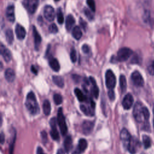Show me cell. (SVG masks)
Masks as SVG:
<instances>
[{
  "label": "cell",
  "instance_id": "6da1fadb",
  "mask_svg": "<svg viewBox=\"0 0 154 154\" xmlns=\"http://www.w3.org/2000/svg\"><path fill=\"white\" fill-rule=\"evenodd\" d=\"M25 104L26 109L31 114L35 116L39 112V106L35 96L32 91L28 93Z\"/></svg>",
  "mask_w": 154,
  "mask_h": 154
},
{
  "label": "cell",
  "instance_id": "7a4b0ae2",
  "mask_svg": "<svg viewBox=\"0 0 154 154\" xmlns=\"http://www.w3.org/2000/svg\"><path fill=\"white\" fill-rule=\"evenodd\" d=\"M144 107V106H143V104L140 102H136L134 107L133 116L135 119L136 120V121L139 123H141L144 120L145 121L144 112H143Z\"/></svg>",
  "mask_w": 154,
  "mask_h": 154
},
{
  "label": "cell",
  "instance_id": "3957f363",
  "mask_svg": "<svg viewBox=\"0 0 154 154\" xmlns=\"http://www.w3.org/2000/svg\"><path fill=\"white\" fill-rule=\"evenodd\" d=\"M57 122L62 135H66L67 131V127L65 121V117L61 108H60L57 112Z\"/></svg>",
  "mask_w": 154,
  "mask_h": 154
},
{
  "label": "cell",
  "instance_id": "277c9868",
  "mask_svg": "<svg viewBox=\"0 0 154 154\" xmlns=\"http://www.w3.org/2000/svg\"><path fill=\"white\" fill-rule=\"evenodd\" d=\"M105 84L106 87L109 89H113L116 86V78L113 72L108 69L105 73Z\"/></svg>",
  "mask_w": 154,
  "mask_h": 154
},
{
  "label": "cell",
  "instance_id": "5b68a950",
  "mask_svg": "<svg viewBox=\"0 0 154 154\" xmlns=\"http://www.w3.org/2000/svg\"><path fill=\"white\" fill-rule=\"evenodd\" d=\"M132 54V51L128 48H122L117 52V60L120 62L126 61Z\"/></svg>",
  "mask_w": 154,
  "mask_h": 154
},
{
  "label": "cell",
  "instance_id": "8992f818",
  "mask_svg": "<svg viewBox=\"0 0 154 154\" xmlns=\"http://www.w3.org/2000/svg\"><path fill=\"white\" fill-rule=\"evenodd\" d=\"M120 137L124 148L128 150L132 138L129 132L126 129L123 128L120 132Z\"/></svg>",
  "mask_w": 154,
  "mask_h": 154
},
{
  "label": "cell",
  "instance_id": "52a82bcc",
  "mask_svg": "<svg viewBox=\"0 0 154 154\" xmlns=\"http://www.w3.org/2000/svg\"><path fill=\"white\" fill-rule=\"evenodd\" d=\"M43 14H44V17L45 19L49 21L52 22L54 20L55 18V11L54 8L51 5H46L44 8L43 10Z\"/></svg>",
  "mask_w": 154,
  "mask_h": 154
},
{
  "label": "cell",
  "instance_id": "ba28073f",
  "mask_svg": "<svg viewBox=\"0 0 154 154\" xmlns=\"http://www.w3.org/2000/svg\"><path fill=\"white\" fill-rule=\"evenodd\" d=\"M49 124L51 126V132H50V135L52 137V139H54V140H59L60 138V136H59V134L58 132V131L57 129V122H56V119L53 117L50 120L49 122Z\"/></svg>",
  "mask_w": 154,
  "mask_h": 154
},
{
  "label": "cell",
  "instance_id": "9c48e42d",
  "mask_svg": "<svg viewBox=\"0 0 154 154\" xmlns=\"http://www.w3.org/2000/svg\"><path fill=\"white\" fill-rule=\"evenodd\" d=\"M131 80L133 84L137 87H142L144 85L143 78L138 71H134L131 75Z\"/></svg>",
  "mask_w": 154,
  "mask_h": 154
},
{
  "label": "cell",
  "instance_id": "30bf717a",
  "mask_svg": "<svg viewBox=\"0 0 154 154\" xmlns=\"http://www.w3.org/2000/svg\"><path fill=\"white\" fill-rule=\"evenodd\" d=\"M134 102V98L131 94L128 93L124 97L122 100V106L125 109H129L131 108Z\"/></svg>",
  "mask_w": 154,
  "mask_h": 154
},
{
  "label": "cell",
  "instance_id": "8fae6325",
  "mask_svg": "<svg viewBox=\"0 0 154 154\" xmlns=\"http://www.w3.org/2000/svg\"><path fill=\"white\" fill-rule=\"evenodd\" d=\"M93 128L94 123L91 121L85 120L84 121L82 124V132L85 135L90 134L92 132Z\"/></svg>",
  "mask_w": 154,
  "mask_h": 154
},
{
  "label": "cell",
  "instance_id": "7c38bea8",
  "mask_svg": "<svg viewBox=\"0 0 154 154\" xmlns=\"http://www.w3.org/2000/svg\"><path fill=\"white\" fill-rule=\"evenodd\" d=\"M5 16L7 19L10 22H13L15 20V15H14V7L13 5H8L5 11Z\"/></svg>",
  "mask_w": 154,
  "mask_h": 154
},
{
  "label": "cell",
  "instance_id": "4fadbf2b",
  "mask_svg": "<svg viewBox=\"0 0 154 154\" xmlns=\"http://www.w3.org/2000/svg\"><path fill=\"white\" fill-rule=\"evenodd\" d=\"M139 146H140V143L138 140L135 137H132L128 150L131 153L134 154L137 152Z\"/></svg>",
  "mask_w": 154,
  "mask_h": 154
},
{
  "label": "cell",
  "instance_id": "5bb4252c",
  "mask_svg": "<svg viewBox=\"0 0 154 154\" xmlns=\"http://www.w3.org/2000/svg\"><path fill=\"white\" fill-rule=\"evenodd\" d=\"M1 54L4 60L6 62H9L11 60V53L8 49H7L2 43L1 44Z\"/></svg>",
  "mask_w": 154,
  "mask_h": 154
},
{
  "label": "cell",
  "instance_id": "9a60e30c",
  "mask_svg": "<svg viewBox=\"0 0 154 154\" xmlns=\"http://www.w3.org/2000/svg\"><path fill=\"white\" fill-rule=\"evenodd\" d=\"M39 0H27L26 3V8L30 13H34L38 6Z\"/></svg>",
  "mask_w": 154,
  "mask_h": 154
},
{
  "label": "cell",
  "instance_id": "2e32d148",
  "mask_svg": "<svg viewBox=\"0 0 154 154\" xmlns=\"http://www.w3.org/2000/svg\"><path fill=\"white\" fill-rule=\"evenodd\" d=\"M15 33L17 38L19 40H23L25 38L26 35L25 29L20 25L17 24L15 28Z\"/></svg>",
  "mask_w": 154,
  "mask_h": 154
},
{
  "label": "cell",
  "instance_id": "e0dca14e",
  "mask_svg": "<svg viewBox=\"0 0 154 154\" xmlns=\"http://www.w3.org/2000/svg\"><path fill=\"white\" fill-rule=\"evenodd\" d=\"M32 32H33V36L34 38V45H35V48L36 50H38V47L40 45L42 38L39 33L37 32V29L35 26H32Z\"/></svg>",
  "mask_w": 154,
  "mask_h": 154
},
{
  "label": "cell",
  "instance_id": "ac0fdd59",
  "mask_svg": "<svg viewBox=\"0 0 154 154\" xmlns=\"http://www.w3.org/2000/svg\"><path fill=\"white\" fill-rule=\"evenodd\" d=\"M75 23V20L73 16L69 14L66 19V28L67 31H70Z\"/></svg>",
  "mask_w": 154,
  "mask_h": 154
},
{
  "label": "cell",
  "instance_id": "d6986e66",
  "mask_svg": "<svg viewBox=\"0 0 154 154\" xmlns=\"http://www.w3.org/2000/svg\"><path fill=\"white\" fill-rule=\"evenodd\" d=\"M49 64L50 67L52 70H54L55 72H58L60 69V64L58 61V60L55 58H51L49 60Z\"/></svg>",
  "mask_w": 154,
  "mask_h": 154
},
{
  "label": "cell",
  "instance_id": "ffe728a7",
  "mask_svg": "<svg viewBox=\"0 0 154 154\" xmlns=\"http://www.w3.org/2000/svg\"><path fill=\"white\" fill-rule=\"evenodd\" d=\"M5 78L8 82H13L15 78V73L14 70L11 69H7L5 72Z\"/></svg>",
  "mask_w": 154,
  "mask_h": 154
},
{
  "label": "cell",
  "instance_id": "44dd1931",
  "mask_svg": "<svg viewBox=\"0 0 154 154\" xmlns=\"http://www.w3.org/2000/svg\"><path fill=\"white\" fill-rule=\"evenodd\" d=\"M90 81L92 84V93L93 96L95 98H97L98 96H99V88L96 84V82L94 80V79L93 77H90Z\"/></svg>",
  "mask_w": 154,
  "mask_h": 154
},
{
  "label": "cell",
  "instance_id": "7402d4cb",
  "mask_svg": "<svg viewBox=\"0 0 154 154\" xmlns=\"http://www.w3.org/2000/svg\"><path fill=\"white\" fill-rule=\"evenodd\" d=\"M16 133L15 129H13V132L11 134V137L10 138V141L9 144V153L10 154H13V149L14 146V143L16 141Z\"/></svg>",
  "mask_w": 154,
  "mask_h": 154
},
{
  "label": "cell",
  "instance_id": "603a6c76",
  "mask_svg": "<svg viewBox=\"0 0 154 154\" xmlns=\"http://www.w3.org/2000/svg\"><path fill=\"white\" fill-rule=\"evenodd\" d=\"M87 147V141L84 138H81L78 141V146L77 151L79 153H81L85 150Z\"/></svg>",
  "mask_w": 154,
  "mask_h": 154
},
{
  "label": "cell",
  "instance_id": "cb8c5ba5",
  "mask_svg": "<svg viewBox=\"0 0 154 154\" xmlns=\"http://www.w3.org/2000/svg\"><path fill=\"white\" fill-rule=\"evenodd\" d=\"M80 109L82 111V112L86 116H93L94 115V109L92 108H89L84 105H80Z\"/></svg>",
  "mask_w": 154,
  "mask_h": 154
},
{
  "label": "cell",
  "instance_id": "d4e9b609",
  "mask_svg": "<svg viewBox=\"0 0 154 154\" xmlns=\"http://www.w3.org/2000/svg\"><path fill=\"white\" fill-rule=\"evenodd\" d=\"M72 140L70 136H67L66 137L64 141V147L66 152L69 153L72 148Z\"/></svg>",
  "mask_w": 154,
  "mask_h": 154
},
{
  "label": "cell",
  "instance_id": "484cf974",
  "mask_svg": "<svg viewBox=\"0 0 154 154\" xmlns=\"http://www.w3.org/2000/svg\"><path fill=\"white\" fill-rule=\"evenodd\" d=\"M72 35L73 37L76 39V40H79L81 37H82V33L81 28L78 26H74L73 29H72Z\"/></svg>",
  "mask_w": 154,
  "mask_h": 154
},
{
  "label": "cell",
  "instance_id": "4316f807",
  "mask_svg": "<svg viewBox=\"0 0 154 154\" xmlns=\"http://www.w3.org/2000/svg\"><path fill=\"white\" fill-rule=\"evenodd\" d=\"M119 82H120V87L122 91V93H124L127 87V82H126V79L125 75H121L119 78Z\"/></svg>",
  "mask_w": 154,
  "mask_h": 154
},
{
  "label": "cell",
  "instance_id": "83f0119b",
  "mask_svg": "<svg viewBox=\"0 0 154 154\" xmlns=\"http://www.w3.org/2000/svg\"><path fill=\"white\" fill-rule=\"evenodd\" d=\"M52 81L58 87L60 88H63L64 87V80L60 76H53Z\"/></svg>",
  "mask_w": 154,
  "mask_h": 154
},
{
  "label": "cell",
  "instance_id": "f1b7e54d",
  "mask_svg": "<svg viewBox=\"0 0 154 154\" xmlns=\"http://www.w3.org/2000/svg\"><path fill=\"white\" fill-rule=\"evenodd\" d=\"M51 103L48 100H45L43 103V112L46 116H48L51 112Z\"/></svg>",
  "mask_w": 154,
  "mask_h": 154
},
{
  "label": "cell",
  "instance_id": "f546056e",
  "mask_svg": "<svg viewBox=\"0 0 154 154\" xmlns=\"http://www.w3.org/2000/svg\"><path fill=\"white\" fill-rule=\"evenodd\" d=\"M74 93H75L77 99H78L79 101L84 102V100H85L86 97H85V95L83 94V93L82 92V91L80 89H79L78 88H76L74 90Z\"/></svg>",
  "mask_w": 154,
  "mask_h": 154
},
{
  "label": "cell",
  "instance_id": "4dcf8cb0",
  "mask_svg": "<svg viewBox=\"0 0 154 154\" xmlns=\"http://www.w3.org/2000/svg\"><path fill=\"white\" fill-rule=\"evenodd\" d=\"M5 37L6 40L8 44H11L13 42L14 37H13V32L11 29H7L5 31Z\"/></svg>",
  "mask_w": 154,
  "mask_h": 154
},
{
  "label": "cell",
  "instance_id": "1f68e13d",
  "mask_svg": "<svg viewBox=\"0 0 154 154\" xmlns=\"http://www.w3.org/2000/svg\"><path fill=\"white\" fill-rule=\"evenodd\" d=\"M143 143L145 149H148L151 146V140L149 136L147 135H143L142 137Z\"/></svg>",
  "mask_w": 154,
  "mask_h": 154
},
{
  "label": "cell",
  "instance_id": "d6a6232c",
  "mask_svg": "<svg viewBox=\"0 0 154 154\" xmlns=\"http://www.w3.org/2000/svg\"><path fill=\"white\" fill-rule=\"evenodd\" d=\"M57 21L60 24H62L64 22V17H63V14L61 11V9L59 8L57 10Z\"/></svg>",
  "mask_w": 154,
  "mask_h": 154
},
{
  "label": "cell",
  "instance_id": "836d02e7",
  "mask_svg": "<svg viewBox=\"0 0 154 154\" xmlns=\"http://www.w3.org/2000/svg\"><path fill=\"white\" fill-rule=\"evenodd\" d=\"M70 57L72 62L75 63L77 60V56H76V52L74 48H72L70 54Z\"/></svg>",
  "mask_w": 154,
  "mask_h": 154
},
{
  "label": "cell",
  "instance_id": "e575fe53",
  "mask_svg": "<svg viewBox=\"0 0 154 154\" xmlns=\"http://www.w3.org/2000/svg\"><path fill=\"white\" fill-rule=\"evenodd\" d=\"M143 19L146 23L150 22V14L149 10H145L144 12V14L143 15Z\"/></svg>",
  "mask_w": 154,
  "mask_h": 154
},
{
  "label": "cell",
  "instance_id": "d590c367",
  "mask_svg": "<svg viewBox=\"0 0 154 154\" xmlns=\"http://www.w3.org/2000/svg\"><path fill=\"white\" fill-rule=\"evenodd\" d=\"M54 100L56 105H60L62 103L63 98L60 94H55L54 95Z\"/></svg>",
  "mask_w": 154,
  "mask_h": 154
},
{
  "label": "cell",
  "instance_id": "8d00e7d4",
  "mask_svg": "<svg viewBox=\"0 0 154 154\" xmlns=\"http://www.w3.org/2000/svg\"><path fill=\"white\" fill-rule=\"evenodd\" d=\"M87 3L88 7H90V8L91 9V10L93 12H94L96 10V5H95V3H94V0H87Z\"/></svg>",
  "mask_w": 154,
  "mask_h": 154
},
{
  "label": "cell",
  "instance_id": "74e56055",
  "mask_svg": "<svg viewBox=\"0 0 154 154\" xmlns=\"http://www.w3.org/2000/svg\"><path fill=\"white\" fill-rule=\"evenodd\" d=\"M49 31L51 33H53V34L57 33L58 32V28H57L56 24L52 23L51 25H50V26L49 27Z\"/></svg>",
  "mask_w": 154,
  "mask_h": 154
},
{
  "label": "cell",
  "instance_id": "f35d334b",
  "mask_svg": "<svg viewBox=\"0 0 154 154\" xmlns=\"http://www.w3.org/2000/svg\"><path fill=\"white\" fill-rule=\"evenodd\" d=\"M84 14L88 18V19H90V20L93 19V14L91 13V11L89 10L88 8L84 9Z\"/></svg>",
  "mask_w": 154,
  "mask_h": 154
},
{
  "label": "cell",
  "instance_id": "ab89813d",
  "mask_svg": "<svg viewBox=\"0 0 154 154\" xmlns=\"http://www.w3.org/2000/svg\"><path fill=\"white\" fill-rule=\"evenodd\" d=\"M108 95L109 97V99L113 101L115 99V94H114V91L112 89H109L108 93Z\"/></svg>",
  "mask_w": 154,
  "mask_h": 154
},
{
  "label": "cell",
  "instance_id": "60d3db41",
  "mask_svg": "<svg viewBox=\"0 0 154 154\" xmlns=\"http://www.w3.org/2000/svg\"><path fill=\"white\" fill-rule=\"evenodd\" d=\"M148 70L150 75H154V61L152 62V64L150 66H149Z\"/></svg>",
  "mask_w": 154,
  "mask_h": 154
},
{
  "label": "cell",
  "instance_id": "b9f144b4",
  "mask_svg": "<svg viewBox=\"0 0 154 154\" xmlns=\"http://www.w3.org/2000/svg\"><path fill=\"white\" fill-rule=\"evenodd\" d=\"M82 50L84 53L88 54L90 52V47L87 45H84L82 46Z\"/></svg>",
  "mask_w": 154,
  "mask_h": 154
},
{
  "label": "cell",
  "instance_id": "7bdbcfd3",
  "mask_svg": "<svg viewBox=\"0 0 154 154\" xmlns=\"http://www.w3.org/2000/svg\"><path fill=\"white\" fill-rule=\"evenodd\" d=\"M41 137L42 138V140L44 143H46L47 141V134L45 131H42L41 132Z\"/></svg>",
  "mask_w": 154,
  "mask_h": 154
},
{
  "label": "cell",
  "instance_id": "ee69618b",
  "mask_svg": "<svg viewBox=\"0 0 154 154\" xmlns=\"http://www.w3.org/2000/svg\"><path fill=\"white\" fill-rule=\"evenodd\" d=\"M37 154H46L43 151V149L41 147H38L37 149Z\"/></svg>",
  "mask_w": 154,
  "mask_h": 154
},
{
  "label": "cell",
  "instance_id": "f6af8a7d",
  "mask_svg": "<svg viewBox=\"0 0 154 154\" xmlns=\"http://www.w3.org/2000/svg\"><path fill=\"white\" fill-rule=\"evenodd\" d=\"M31 70L32 72L33 73H34L35 75H37V69L35 68V67L34 65L31 66Z\"/></svg>",
  "mask_w": 154,
  "mask_h": 154
},
{
  "label": "cell",
  "instance_id": "bcb514c9",
  "mask_svg": "<svg viewBox=\"0 0 154 154\" xmlns=\"http://www.w3.org/2000/svg\"><path fill=\"white\" fill-rule=\"evenodd\" d=\"M4 135L2 132L1 134V143L2 144L4 143Z\"/></svg>",
  "mask_w": 154,
  "mask_h": 154
},
{
  "label": "cell",
  "instance_id": "7dc6e473",
  "mask_svg": "<svg viewBox=\"0 0 154 154\" xmlns=\"http://www.w3.org/2000/svg\"><path fill=\"white\" fill-rule=\"evenodd\" d=\"M57 154H65V153H64V151L62 149H59L57 150Z\"/></svg>",
  "mask_w": 154,
  "mask_h": 154
},
{
  "label": "cell",
  "instance_id": "c3c4849f",
  "mask_svg": "<svg viewBox=\"0 0 154 154\" xmlns=\"http://www.w3.org/2000/svg\"><path fill=\"white\" fill-rule=\"evenodd\" d=\"M72 154H79V153H78V152L76 150V151H75V152H74Z\"/></svg>",
  "mask_w": 154,
  "mask_h": 154
},
{
  "label": "cell",
  "instance_id": "681fc988",
  "mask_svg": "<svg viewBox=\"0 0 154 154\" xmlns=\"http://www.w3.org/2000/svg\"><path fill=\"white\" fill-rule=\"evenodd\" d=\"M153 127H154V108L153 109Z\"/></svg>",
  "mask_w": 154,
  "mask_h": 154
},
{
  "label": "cell",
  "instance_id": "f907efd6",
  "mask_svg": "<svg viewBox=\"0 0 154 154\" xmlns=\"http://www.w3.org/2000/svg\"><path fill=\"white\" fill-rule=\"evenodd\" d=\"M54 1H59V0H54Z\"/></svg>",
  "mask_w": 154,
  "mask_h": 154
}]
</instances>
